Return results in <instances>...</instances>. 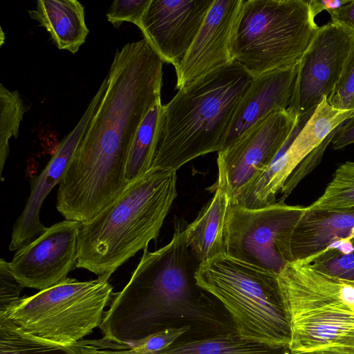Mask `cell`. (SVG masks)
<instances>
[{"label": "cell", "mask_w": 354, "mask_h": 354, "mask_svg": "<svg viewBox=\"0 0 354 354\" xmlns=\"http://www.w3.org/2000/svg\"><path fill=\"white\" fill-rule=\"evenodd\" d=\"M163 64L145 39L115 52L104 95L58 185L56 208L65 219L91 220L129 185L128 156L145 115L161 102Z\"/></svg>", "instance_id": "1"}, {"label": "cell", "mask_w": 354, "mask_h": 354, "mask_svg": "<svg viewBox=\"0 0 354 354\" xmlns=\"http://www.w3.org/2000/svg\"><path fill=\"white\" fill-rule=\"evenodd\" d=\"M125 287L115 293L99 326L103 337L129 344L159 330L168 318L214 321L196 301L195 274L201 264L188 247L184 230L154 252L148 247Z\"/></svg>", "instance_id": "2"}, {"label": "cell", "mask_w": 354, "mask_h": 354, "mask_svg": "<svg viewBox=\"0 0 354 354\" xmlns=\"http://www.w3.org/2000/svg\"><path fill=\"white\" fill-rule=\"evenodd\" d=\"M176 171L151 168L113 202L81 223L77 268L111 276L156 239L177 196Z\"/></svg>", "instance_id": "3"}, {"label": "cell", "mask_w": 354, "mask_h": 354, "mask_svg": "<svg viewBox=\"0 0 354 354\" xmlns=\"http://www.w3.org/2000/svg\"><path fill=\"white\" fill-rule=\"evenodd\" d=\"M252 80L234 62L178 90L162 105L151 168L177 171L196 158L221 151L234 111Z\"/></svg>", "instance_id": "4"}, {"label": "cell", "mask_w": 354, "mask_h": 354, "mask_svg": "<svg viewBox=\"0 0 354 354\" xmlns=\"http://www.w3.org/2000/svg\"><path fill=\"white\" fill-rule=\"evenodd\" d=\"M290 354H354V284L301 261L278 273Z\"/></svg>", "instance_id": "5"}, {"label": "cell", "mask_w": 354, "mask_h": 354, "mask_svg": "<svg viewBox=\"0 0 354 354\" xmlns=\"http://www.w3.org/2000/svg\"><path fill=\"white\" fill-rule=\"evenodd\" d=\"M277 276L223 253L201 263L195 279L203 290L216 297L228 311L241 337L288 348L290 326Z\"/></svg>", "instance_id": "6"}, {"label": "cell", "mask_w": 354, "mask_h": 354, "mask_svg": "<svg viewBox=\"0 0 354 354\" xmlns=\"http://www.w3.org/2000/svg\"><path fill=\"white\" fill-rule=\"evenodd\" d=\"M319 26L308 1L243 0L232 57L252 77L299 63Z\"/></svg>", "instance_id": "7"}, {"label": "cell", "mask_w": 354, "mask_h": 354, "mask_svg": "<svg viewBox=\"0 0 354 354\" xmlns=\"http://www.w3.org/2000/svg\"><path fill=\"white\" fill-rule=\"evenodd\" d=\"M109 275L80 281L66 277L48 288L21 297L6 312L24 330L63 346L74 344L99 327L115 293Z\"/></svg>", "instance_id": "8"}, {"label": "cell", "mask_w": 354, "mask_h": 354, "mask_svg": "<svg viewBox=\"0 0 354 354\" xmlns=\"http://www.w3.org/2000/svg\"><path fill=\"white\" fill-rule=\"evenodd\" d=\"M299 124L289 109L259 121L218 152L215 187L223 190L233 203L268 169Z\"/></svg>", "instance_id": "9"}, {"label": "cell", "mask_w": 354, "mask_h": 354, "mask_svg": "<svg viewBox=\"0 0 354 354\" xmlns=\"http://www.w3.org/2000/svg\"><path fill=\"white\" fill-rule=\"evenodd\" d=\"M304 210L281 201L259 208L231 203L225 222V253L278 274L286 264L281 255L283 237Z\"/></svg>", "instance_id": "10"}, {"label": "cell", "mask_w": 354, "mask_h": 354, "mask_svg": "<svg viewBox=\"0 0 354 354\" xmlns=\"http://www.w3.org/2000/svg\"><path fill=\"white\" fill-rule=\"evenodd\" d=\"M354 34L339 24L319 27L298 64L293 99L288 108L299 121L310 118L333 93L351 48Z\"/></svg>", "instance_id": "11"}, {"label": "cell", "mask_w": 354, "mask_h": 354, "mask_svg": "<svg viewBox=\"0 0 354 354\" xmlns=\"http://www.w3.org/2000/svg\"><path fill=\"white\" fill-rule=\"evenodd\" d=\"M354 117V109H339L330 105L327 97L315 109L302 129H295L268 169L234 202L247 208H259L275 202L276 196L299 165L330 133Z\"/></svg>", "instance_id": "12"}, {"label": "cell", "mask_w": 354, "mask_h": 354, "mask_svg": "<svg viewBox=\"0 0 354 354\" xmlns=\"http://www.w3.org/2000/svg\"><path fill=\"white\" fill-rule=\"evenodd\" d=\"M81 223L64 220L17 250L9 269L24 288L39 291L55 286L77 268Z\"/></svg>", "instance_id": "13"}, {"label": "cell", "mask_w": 354, "mask_h": 354, "mask_svg": "<svg viewBox=\"0 0 354 354\" xmlns=\"http://www.w3.org/2000/svg\"><path fill=\"white\" fill-rule=\"evenodd\" d=\"M243 0H214L187 53L175 66L176 88L234 62L232 44Z\"/></svg>", "instance_id": "14"}, {"label": "cell", "mask_w": 354, "mask_h": 354, "mask_svg": "<svg viewBox=\"0 0 354 354\" xmlns=\"http://www.w3.org/2000/svg\"><path fill=\"white\" fill-rule=\"evenodd\" d=\"M214 0H151L139 26L164 63L174 67L193 43Z\"/></svg>", "instance_id": "15"}, {"label": "cell", "mask_w": 354, "mask_h": 354, "mask_svg": "<svg viewBox=\"0 0 354 354\" xmlns=\"http://www.w3.org/2000/svg\"><path fill=\"white\" fill-rule=\"evenodd\" d=\"M107 85V77H105L76 126L63 138L41 173L31 180L30 196L13 226L9 245L10 251L26 246L46 231L47 227L39 219L41 205L62 178L77 145L99 107Z\"/></svg>", "instance_id": "16"}, {"label": "cell", "mask_w": 354, "mask_h": 354, "mask_svg": "<svg viewBox=\"0 0 354 354\" xmlns=\"http://www.w3.org/2000/svg\"><path fill=\"white\" fill-rule=\"evenodd\" d=\"M330 249L354 252V208L308 209L284 236L281 254L287 263L312 259Z\"/></svg>", "instance_id": "17"}, {"label": "cell", "mask_w": 354, "mask_h": 354, "mask_svg": "<svg viewBox=\"0 0 354 354\" xmlns=\"http://www.w3.org/2000/svg\"><path fill=\"white\" fill-rule=\"evenodd\" d=\"M298 64L252 77L234 111L223 149L268 115L288 109L293 99Z\"/></svg>", "instance_id": "18"}, {"label": "cell", "mask_w": 354, "mask_h": 354, "mask_svg": "<svg viewBox=\"0 0 354 354\" xmlns=\"http://www.w3.org/2000/svg\"><path fill=\"white\" fill-rule=\"evenodd\" d=\"M28 14L46 29L59 49L73 54L85 42L89 32L84 6L76 0H39L36 8L28 10Z\"/></svg>", "instance_id": "19"}, {"label": "cell", "mask_w": 354, "mask_h": 354, "mask_svg": "<svg viewBox=\"0 0 354 354\" xmlns=\"http://www.w3.org/2000/svg\"><path fill=\"white\" fill-rule=\"evenodd\" d=\"M230 205L225 192L215 187L214 196L184 230L187 245L200 263L225 253L224 228Z\"/></svg>", "instance_id": "20"}, {"label": "cell", "mask_w": 354, "mask_h": 354, "mask_svg": "<svg viewBox=\"0 0 354 354\" xmlns=\"http://www.w3.org/2000/svg\"><path fill=\"white\" fill-rule=\"evenodd\" d=\"M156 354H290L288 348L272 346L241 337L236 332L175 342Z\"/></svg>", "instance_id": "21"}, {"label": "cell", "mask_w": 354, "mask_h": 354, "mask_svg": "<svg viewBox=\"0 0 354 354\" xmlns=\"http://www.w3.org/2000/svg\"><path fill=\"white\" fill-rule=\"evenodd\" d=\"M162 104L154 105L139 127L131 146L126 166L129 184L136 180L152 166L158 143Z\"/></svg>", "instance_id": "22"}, {"label": "cell", "mask_w": 354, "mask_h": 354, "mask_svg": "<svg viewBox=\"0 0 354 354\" xmlns=\"http://www.w3.org/2000/svg\"><path fill=\"white\" fill-rule=\"evenodd\" d=\"M0 354H76L63 346L35 336L0 315Z\"/></svg>", "instance_id": "23"}, {"label": "cell", "mask_w": 354, "mask_h": 354, "mask_svg": "<svg viewBox=\"0 0 354 354\" xmlns=\"http://www.w3.org/2000/svg\"><path fill=\"white\" fill-rule=\"evenodd\" d=\"M26 108L17 90L0 84V175L9 153V140L17 138L20 123Z\"/></svg>", "instance_id": "24"}, {"label": "cell", "mask_w": 354, "mask_h": 354, "mask_svg": "<svg viewBox=\"0 0 354 354\" xmlns=\"http://www.w3.org/2000/svg\"><path fill=\"white\" fill-rule=\"evenodd\" d=\"M308 209L354 208V161H346L336 169L323 194Z\"/></svg>", "instance_id": "25"}, {"label": "cell", "mask_w": 354, "mask_h": 354, "mask_svg": "<svg viewBox=\"0 0 354 354\" xmlns=\"http://www.w3.org/2000/svg\"><path fill=\"white\" fill-rule=\"evenodd\" d=\"M315 268L346 281H354V252L342 253L330 249L316 257L310 263Z\"/></svg>", "instance_id": "26"}, {"label": "cell", "mask_w": 354, "mask_h": 354, "mask_svg": "<svg viewBox=\"0 0 354 354\" xmlns=\"http://www.w3.org/2000/svg\"><path fill=\"white\" fill-rule=\"evenodd\" d=\"M327 100L337 109H354V39L340 77Z\"/></svg>", "instance_id": "27"}, {"label": "cell", "mask_w": 354, "mask_h": 354, "mask_svg": "<svg viewBox=\"0 0 354 354\" xmlns=\"http://www.w3.org/2000/svg\"><path fill=\"white\" fill-rule=\"evenodd\" d=\"M189 329L190 326L188 325L180 327H165L129 345L138 354H156L173 345Z\"/></svg>", "instance_id": "28"}, {"label": "cell", "mask_w": 354, "mask_h": 354, "mask_svg": "<svg viewBox=\"0 0 354 354\" xmlns=\"http://www.w3.org/2000/svg\"><path fill=\"white\" fill-rule=\"evenodd\" d=\"M151 0H115L108 10L107 19L116 28L124 21L138 26Z\"/></svg>", "instance_id": "29"}, {"label": "cell", "mask_w": 354, "mask_h": 354, "mask_svg": "<svg viewBox=\"0 0 354 354\" xmlns=\"http://www.w3.org/2000/svg\"><path fill=\"white\" fill-rule=\"evenodd\" d=\"M70 345L76 354H138L129 344L114 342L104 337L82 339Z\"/></svg>", "instance_id": "30"}, {"label": "cell", "mask_w": 354, "mask_h": 354, "mask_svg": "<svg viewBox=\"0 0 354 354\" xmlns=\"http://www.w3.org/2000/svg\"><path fill=\"white\" fill-rule=\"evenodd\" d=\"M24 287L17 281L9 269V262L0 260V313L6 312L20 297Z\"/></svg>", "instance_id": "31"}, {"label": "cell", "mask_w": 354, "mask_h": 354, "mask_svg": "<svg viewBox=\"0 0 354 354\" xmlns=\"http://www.w3.org/2000/svg\"><path fill=\"white\" fill-rule=\"evenodd\" d=\"M330 143L333 149H340L354 143V117L337 127Z\"/></svg>", "instance_id": "32"}, {"label": "cell", "mask_w": 354, "mask_h": 354, "mask_svg": "<svg viewBox=\"0 0 354 354\" xmlns=\"http://www.w3.org/2000/svg\"><path fill=\"white\" fill-rule=\"evenodd\" d=\"M350 1V0H309L308 3L310 14L313 18H315L323 10H326L331 16Z\"/></svg>", "instance_id": "33"}, {"label": "cell", "mask_w": 354, "mask_h": 354, "mask_svg": "<svg viewBox=\"0 0 354 354\" xmlns=\"http://www.w3.org/2000/svg\"><path fill=\"white\" fill-rule=\"evenodd\" d=\"M330 17V21L344 26L354 34V0L343 6Z\"/></svg>", "instance_id": "34"}, {"label": "cell", "mask_w": 354, "mask_h": 354, "mask_svg": "<svg viewBox=\"0 0 354 354\" xmlns=\"http://www.w3.org/2000/svg\"><path fill=\"white\" fill-rule=\"evenodd\" d=\"M317 354H330V353H317Z\"/></svg>", "instance_id": "35"}, {"label": "cell", "mask_w": 354, "mask_h": 354, "mask_svg": "<svg viewBox=\"0 0 354 354\" xmlns=\"http://www.w3.org/2000/svg\"><path fill=\"white\" fill-rule=\"evenodd\" d=\"M353 284H354V281H351Z\"/></svg>", "instance_id": "36"}]
</instances>
